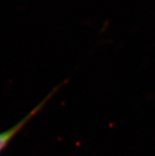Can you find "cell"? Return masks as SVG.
I'll list each match as a JSON object with an SVG mask.
<instances>
[{"mask_svg":"<svg viewBox=\"0 0 155 156\" xmlns=\"http://www.w3.org/2000/svg\"><path fill=\"white\" fill-rule=\"evenodd\" d=\"M55 91H57V89H55L53 91H51V93L48 95L47 97L44 99L41 102L38 104L29 114L26 115L22 121L17 123L14 126H13L10 129H8V130L4 131L2 133H0V154L8 146L10 141L15 137L16 135L18 134L20 131L22 130L24 127L27 125V123L31 121L32 119L33 118V117H35L36 115L40 111L43 109L44 106L47 104L48 101H49L51 98L55 94Z\"/></svg>","mask_w":155,"mask_h":156,"instance_id":"1","label":"cell"}]
</instances>
